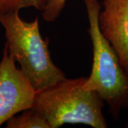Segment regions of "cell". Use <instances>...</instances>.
Segmentation results:
<instances>
[{"instance_id": "1", "label": "cell", "mask_w": 128, "mask_h": 128, "mask_svg": "<svg viewBox=\"0 0 128 128\" xmlns=\"http://www.w3.org/2000/svg\"><path fill=\"white\" fill-rule=\"evenodd\" d=\"M18 12L0 14V24L5 31L4 46L34 89L41 91L66 77L51 60L49 40L41 36L38 17L26 22Z\"/></svg>"}, {"instance_id": "7", "label": "cell", "mask_w": 128, "mask_h": 128, "mask_svg": "<svg viewBox=\"0 0 128 128\" xmlns=\"http://www.w3.org/2000/svg\"><path fill=\"white\" fill-rule=\"evenodd\" d=\"M48 0H0V14L19 12L24 8L34 7L38 11L44 9Z\"/></svg>"}, {"instance_id": "6", "label": "cell", "mask_w": 128, "mask_h": 128, "mask_svg": "<svg viewBox=\"0 0 128 128\" xmlns=\"http://www.w3.org/2000/svg\"><path fill=\"white\" fill-rule=\"evenodd\" d=\"M14 115L6 122L7 128H50L48 122L37 110L29 108Z\"/></svg>"}, {"instance_id": "2", "label": "cell", "mask_w": 128, "mask_h": 128, "mask_svg": "<svg viewBox=\"0 0 128 128\" xmlns=\"http://www.w3.org/2000/svg\"><path fill=\"white\" fill-rule=\"evenodd\" d=\"M89 23L88 32L92 44L91 73L82 88L96 91L118 119L121 110L128 109V73L110 42L102 35L98 24L101 6L98 0H83Z\"/></svg>"}, {"instance_id": "3", "label": "cell", "mask_w": 128, "mask_h": 128, "mask_svg": "<svg viewBox=\"0 0 128 128\" xmlns=\"http://www.w3.org/2000/svg\"><path fill=\"white\" fill-rule=\"evenodd\" d=\"M86 78H66L36 92L32 108L46 118L50 128H59L65 124L108 128L102 113L105 102L96 91L82 88Z\"/></svg>"}, {"instance_id": "5", "label": "cell", "mask_w": 128, "mask_h": 128, "mask_svg": "<svg viewBox=\"0 0 128 128\" xmlns=\"http://www.w3.org/2000/svg\"><path fill=\"white\" fill-rule=\"evenodd\" d=\"M98 24L128 73V0H103Z\"/></svg>"}, {"instance_id": "4", "label": "cell", "mask_w": 128, "mask_h": 128, "mask_svg": "<svg viewBox=\"0 0 128 128\" xmlns=\"http://www.w3.org/2000/svg\"><path fill=\"white\" fill-rule=\"evenodd\" d=\"M36 94V90L17 68L4 46L0 61V127L13 116L31 108Z\"/></svg>"}, {"instance_id": "8", "label": "cell", "mask_w": 128, "mask_h": 128, "mask_svg": "<svg viewBox=\"0 0 128 128\" xmlns=\"http://www.w3.org/2000/svg\"><path fill=\"white\" fill-rule=\"evenodd\" d=\"M67 0H48L44 9L42 10L43 18L47 22L56 20L65 7Z\"/></svg>"}]
</instances>
